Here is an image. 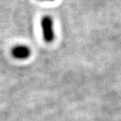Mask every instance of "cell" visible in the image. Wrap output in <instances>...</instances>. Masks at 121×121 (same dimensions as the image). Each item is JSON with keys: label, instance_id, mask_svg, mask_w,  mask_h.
<instances>
[{"label": "cell", "instance_id": "cell-1", "mask_svg": "<svg viewBox=\"0 0 121 121\" xmlns=\"http://www.w3.org/2000/svg\"><path fill=\"white\" fill-rule=\"evenodd\" d=\"M43 37L46 43H50L54 41L55 38L54 30V21L51 17L44 16L41 20Z\"/></svg>", "mask_w": 121, "mask_h": 121}, {"label": "cell", "instance_id": "cell-2", "mask_svg": "<svg viewBox=\"0 0 121 121\" xmlns=\"http://www.w3.org/2000/svg\"><path fill=\"white\" fill-rule=\"evenodd\" d=\"M31 51L28 46L17 45L15 46L11 50V54L14 58L18 60H25L31 56Z\"/></svg>", "mask_w": 121, "mask_h": 121}, {"label": "cell", "instance_id": "cell-3", "mask_svg": "<svg viewBox=\"0 0 121 121\" xmlns=\"http://www.w3.org/2000/svg\"><path fill=\"white\" fill-rule=\"evenodd\" d=\"M40 1H54V0H40Z\"/></svg>", "mask_w": 121, "mask_h": 121}]
</instances>
